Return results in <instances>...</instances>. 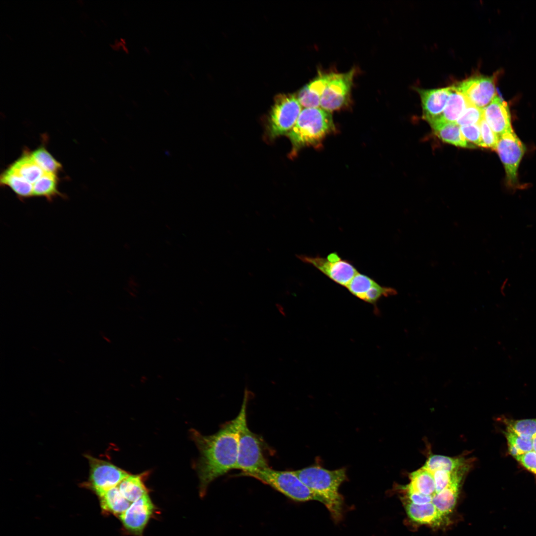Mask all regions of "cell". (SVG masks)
Returning <instances> with one entry per match:
<instances>
[{
  "instance_id": "31",
  "label": "cell",
  "mask_w": 536,
  "mask_h": 536,
  "mask_svg": "<svg viewBox=\"0 0 536 536\" xmlns=\"http://www.w3.org/2000/svg\"><path fill=\"white\" fill-rule=\"evenodd\" d=\"M483 119V109L469 104L456 123L460 127L479 125Z\"/></svg>"
},
{
  "instance_id": "22",
  "label": "cell",
  "mask_w": 536,
  "mask_h": 536,
  "mask_svg": "<svg viewBox=\"0 0 536 536\" xmlns=\"http://www.w3.org/2000/svg\"><path fill=\"white\" fill-rule=\"evenodd\" d=\"M0 183L9 187L21 201L33 197V185L9 166L1 174Z\"/></svg>"
},
{
  "instance_id": "37",
  "label": "cell",
  "mask_w": 536,
  "mask_h": 536,
  "mask_svg": "<svg viewBox=\"0 0 536 536\" xmlns=\"http://www.w3.org/2000/svg\"><path fill=\"white\" fill-rule=\"evenodd\" d=\"M525 469L536 474V452L532 450L524 454L519 455L515 457Z\"/></svg>"
},
{
  "instance_id": "6",
  "label": "cell",
  "mask_w": 536,
  "mask_h": 536,
  "mask_svg": "<svg viewBox=\"0 0 536 536\" xmlns=\"http://www.w3.org/2000/svg\"><path fill=\"white\" fill-rule=\"evenodd\" d=\"M246 417L239 429L235 468L242 471V475L268 467L262 451V442L248 428Z\"/></svg>"
},
{
  "instance_id": "34",
  "label": "cell",
  "mask_w": 536,
  "mask_h": 536,
  "mask_svg": "<svg viewBox=\"0 0 536 536\" xmlns=\"http://www.w3.org/2000/svg\"><path fill=\"white\" fill-rule=\"evenodd\" d=\"M461 131L464 138L471 147L473 146L471 144H473L474 146L481 147V138L479 125L461 126Z\"/></svg>"
},
{
  "instance_id": "18",
  "label": "cell",
  "mask_w": 536,
  "mask_h": 536,
  "mask_svg": "<svg viewBox=\"0 0 536 536\" xmlns=\"http://www.w3.org/2000/svg\"><path fill=\"white\" fill-rule=\"evenodd\" d=\"M469 104L455 85L451 86V93L445 108L439 119L434 122L456 123Z\"/></svg>"
},
{
  "instance_id": "10",
  "label": "cell",
  "mask_w": 536,
  "mask_h": 536,
  "mask_svg": "<svg viewBox=\"0 0 536 536\" xmlns=\"http://www.w3.org/2000/svg\"><path fill=\"white\" fill-rule=\"evenodd\" d=\"M495 150L503 164L508 184L517 187L518 168L525 152L524 144L513 131L499 137Z\"/></svg>"
},
{
  "instance_id": "28",
  "label": "cell",
  "mask_w": 536,
  "mask_h": 536,
  "mask_svg": "<svg viewBox=\"0 0 536 536\" xmlns=\"http://www.w3.org/2000/svg\"><path fill=\"white\" fill-rule=\"evenodd\" d=\"M504 433L508 442L509 452L514 458L533 450L532 439L522 437L508 429Z\"/></svg>"
},
{
  "instance_id": "21",
  "label": "cell",
  "mask_w": 536,
  "mask_h": 536,
  "mask_svg": "<svg viewBox=\"0 0 536 536\" xmlns=\"http://www.w3.org/2000/svg\"><path fill=\"white\" fill-rule=\"evenodd\" d=\"M99 498L103 510L117 516H120L130 506L131 503L121 494L118 486L110 488L97 494Z\"/></svg>"
},
{
  "instance_id": "20",
  "label": "cell",
  "mask_w": 536,
  "mask_h": 536,
  "mask_svg": "<svg viewBox=\"0 0 536 536\" xmlns=\"http://www.w3.org/2000/svg\"><path fill=\"white\" fill-rule=\"evenodd\" d=\"M434 134L443 142L461 147H470L456 123L435 122L430 124Z\"/></svg>"
},
{
  "instance_id": "9",
  "label": "cell",
  "mask_w": 536,
  "mask_h": 536,
  "mask_svg": "<svg viewBox=\"0 0 536 536\" xmlns=\"http://www.w3.org/2000/svg\"><path fill=\"white\" fill-rule=\"evenodd\" d=\"M297 258L303 262L312 265L331 280L345 287L358 272L350 262L342 259L335 252L330 253L326 258L303 255H298Z\"/></svg>"
},
{
  "instance_id": "19",
  "label": "cell",
  "mask_w": 536,
  "mask_h": 536,
  "mask_svg": "<svg viewBox=\"0 0 536 536\" xmlns=\"http://www.w3.org/2000/svg\"><path fill=\"white\" fill-rule=\"evenodd\" d=\"M9 167L32 185L47 173L34 161L27 150Z\"/></svg>"
},
{
  "instance_id": "14",
  "label": "cell",
  "mask_w": 536,
  "mask_h": 536,
  "mask_svg": "<svg viewBox=\"0 0 536 536\" xmlns=\"http://www.w3.org/2000/svg\"><path fill=\"white\" fill-rule=\"evenodd\" d=\"M483 119L498 136L513 131L508 105L498 96L483 109Z\"/></svg>"
},
{
  "instance_id": "35",
  "label": "cell",
  "mask_w": 536,
  "mask_h": 536,
  "mask_svg": "<svg viewBox=\"0 0 536 536\" xmlns=\"http://www.w3.org/2000/svg\"><path fill=\"white\" fill-rule=\"evenodd\" d=\"M405 492L406 499L413 504L421 505L432 502L433 496L423 494L409 487L407 485L403 488Z\"/></svg>"
},
{
  "instance_id": "33",
  "label": "cell",
  "mask_w": 536,
  "mask_h": 536,
  "mask_svg": "<svg viewBox=\"0 0 536 536\" xmlns=\"http://www.w3.org/2000/svg\"><path fill=\"white\" fill-rule=\"evenodd\" d=\"M479 126L481 138V147L495 150L499 137L492 130L484 119L479 123Z\"/></svg>"
},
{
  "instance_id": "29",
  "label": "cell",
  "mask_w": 536,
  "mask_h": 536,
  "mask_svg": "<svg viewBox=\"0 0 536 536\" xmlns=\"http://www.w3.org/2000/svg\"><path fill=\"white\" fill-rule=\"evenodd\" d=\"M507 428L522 437L532 439L536 435V418L505 420Z\"/></svg>"
},
{
  "instance_id": "7",
  "label": "cell",
  "mask_w": 536,
  "mask_h": 536,
  "mask_svg": "<svg viewBox=\"0 0 536 536\" xmlns=\"http://www.w3.org/2000/svg\"><path fill=\"white\" fill-rule=\"evenodd\" d=\"M355 72L353 68L345 73L331 72L321 97V108L331 113L348 104Z\"/></svg>"
},
{
  "instance_id": "11",
  "label": "cell",
  "mask_w": 536,
  "mask_h": 536,
  "mask_svg": "<svg viewBox=\"0 0 536 536\" xmlns=\"http://www.w3.org/2000/svg\"><path fill=\"white\" fill-rule=\"evenodd\" d=\"M493 76L474 75L455 84L470 104L483 109L497 96L496 81Z\"/></svg>"
},
{
  "instance_id": "3",
  "label": "cell",
  "mask_w": 536,
  "mask_h": 536,
  "mask_svg": "<svg viewBox=\"0 0 536 536\" xmlns=\"http://www.w3.org/2000/svg\"><path fill=\"white\" fill-rule=\"evenodd\" d=\"M335 131L331 112L320 107L304 108L295 124L286 134L292 147L290 156L296 155L303 147L318 145Z\"/></svg>"
},
{
  "instance_id": "24",
  "label": "cell",
  "mask_w": 536,
  "mask_h": 536,
  "mask_svg": "<svg viewBox=\"0 0 536 536\" xmlns=\"http://www.w3.org/2000/svg\"><path fill=\"white\" fill-rule=\"evenodd\" d=\"M142 476L130 474L118 485L121 494L131 503L148 493Z\"/></svg>"
},
{
  "instance_id": "5",
  "label": "cell",
  "mask_w": 536,
  "mask_h": 536,
  "mask_svg": "<svg viewBox=\"0 0 536 536\" xmlns=\"http://www.w3.org/2000/svg\"><path fill=\"white\" fill-rule=\"evenodd\" d=\"M302 111L297 96L281 94L275 100L266 126V135L269 140L287 134L295 124Z\"/></svg>"
},
{
  "instance_id": "16",
  "label": "cell",
  "mask_w": 536,
  "mask_h": 536,
  "mask_svg": "<svg viewBox=\"0 0 536 536\" xmlns=\"http://www.w3.org/2000/svg\"><path fill=\"white\" fill-rule=\"evenodd\" d=\"M331 73H320L299 91L297 96L301 106L305 108L320 107L321 97Z\"/></svg>"
},
{
  "instance_id": "8",
  "label": "cell",
  "mask_w": 536,
  "mask_h": 536,
  "mask_svg": "<svg viewBox=\"0 0 536 536\" xmlns=\"http://www.w3.org/2000/svg\"><path fill=\"white\" fill-rule=\"evenodd\" d=\"M89 465L88 480L85 484L96 494L118 486L130 474L111 463L84 455Z\"/></svg>"
},
{
  "instance_id": "26",
  "label": "cell",
  "mask_w": 536,
  "mask_h": 536,
  "mask_svg": "<svg viewBox=\"0 0 536 536\" xmlns=\"http://www.w3.org/2000/svg\"><path fill=\"white\" fill-rule=\"evenodd\" d=\"M469 462V460H466L462 457L452 458L439 455H432L429 457L423 467L431 472L437 470L452 472Z\"/></svg>"
},
{
  "instance_id": "4",
  "label": "cell",
  "mask_w": 536,
  "mask_h": 536,
  "mask_svg": "<svg viewBox=\"0 0 536 536\" xmlns=\"http://www.w3.org/2000/svg\"><path fill=\"white\" fill-rule=\"evenodd\" d=\"M244 475L253 477L294 501H318L317 497L300 480L294 471L276 470L268 467Z\"/></svg>"
},
{
  "instance_id": "13",
  "label": "cell",
  "mask_w": 536,
  "mask_h": 536,
  "mask_svg": "<svg viewBox=\"0 0 536 536\" xmlns=\"http://www.w3.org/2000/svg\"><path fill=\"white\" fill-rule=\"evenodd\" d=\"M421 101L423 118L430 124L439 119L451 91V86L435 88H417Z\"/></svg>"
},
{
  "instance_id": "12",
  "label": "cell",
  "mask_w": 536,
  "mask_h": 536,
  "mask_svg": "<svg viewBox=\"0 0 536 536\" xmlns=\"http://www.w3.org/2000/svg\"><path fill=\"white\" fill-rule=\"evenodd\" d=\"M155 510L154 504L146 493L132 503L119 517L128 533L141 536Z\"/></svg>"
},
{
  "instance_id": "30",
  "label": "cell",
  "mask_w": 536,
  "mask_h": 536,
  "mask_svg": "<svg viewBox=\"0 0 536 536\" xmlns=\"http://www.w3.org/2000/svg\"><path fill=\"white\" fill-rule=\"evenodd\" d=\"M376 282L368 276L358 272L346 288L352 295L363 300L366 292Z\"/></svg>"
},
{
  "instance_id": "15",
  "label": "cell",
  "mask_w": 536,
  "mask_h": 536,
  "mask_svg": "<svg viewBox=\"0 0 536 536\" xmlns=\"http://www.w3.org/2000/svg\"><path fill=\"white\" fill-rule=\"evenodd\" d=\"M470 465L469 463L452 471L450 484L433 497L432 502L444 517L451 513L456 505L461 481L468 471Z\"/></svg>"
},
{
  "instance_id": "23",
  "label": "cell",
  "mask_w": 536,
  "mask_h": 536,
  "mask_svg": "<svg viewBox=\"0 0 536 536\" xmlns=\"http://www.w3.org/2000/svg\"><path fill=\"white\" fill-rule=\"evenodd\" d=\"M57 174L46 173L33 185V196L44 197L51 202L57 197L64 198L58 188Z\"/></svg>"
},
{
  "instance_id": "27",
  "label": "cell",
  "mask_w": 536,
  "mask_h": 536,
  "mask_svg": "<svg viewBox=\"0 0 536 536\" xmlns=\"http://www.w3.org/2000/svg\"><path fill=\"white\" fill-rule=\"evenodd\" d=\"M31 155L34 161L45 172L57 174L62 166L44 146H41L32 152Z\"/></svg>"
},
{
  "instance_id": "1",
  "label": "cell",
  "mask_w": 536,
  "mask_h": 536,
  "mask_svg": "<svg viewBox=\"0 0 536 536\" xmlns=\"http://www.w3.org/2000/svg\"><path fill=\"white\" fill-rule=\"evenodd\" d=\"M249 392L245 390L241 409L233 419L223 424L215 433L203 435L192 430V437L200 452L197 470L199 479V493L203 497L209 484L217 478L235 469L241 423L247 416Z\"/></svg>"
},
{
  "instance_id": "36",
  "label": "cell",
  "mask_w": 536,
  "mask_h": 536,
  "mask_svg": "<svg viewBox=\"0 0 536 536\" xmlns=\"http://www.w3.org/2000/svg\"><path fill=\"white\" fill-rule=\"evenodd\" d=\"M432 472L435 483L436 493L445 488L451 483L452 478V472L437 470Z\"/></svg>"
},
{
  "instance_id": "25",
  "label": "cell",
  "mask_w": 536,
  "mask_h": 536,
  "mask_svg": "<svg viewBox=\"0 0 536 536\" xmlns=\"http://www.w3.org/2000/svg\"><path fill=\"white\" fill-rule=\"evenodd\" d=\"M410 483L407 485L423 494L434 496L436 494L435 483L433 473L423 467L409 474Z\"/></svg>"
},
{
  "instance_id": "2",
  "label": "cell",
  "mask_w": 536,
  "mask_h": 536,
  "mask_svg": "<svg viewBox=\"0 0 536 536\" xmlns=\"http://www.w3.org/2000/svg\"><path fill=\"white\" fill-rule=\"evenodd\" d=\"M300 480L323 503L335 520L342 516L343 499L338 492L340 485L346 479L345 469L334 470L319 466H311L294 471Z\"/></svg>"
},
{
  "instance_id": "32",
  "label": "cell",
  "mask_w": 536,
  "mask_h": 536,
  "mask_svg": "<svg viewBox=\"0 0 536 536\" xmlns=\"http://www.w3.org/2000/svg\"><path fill=\"white\" fill-rule=\"evenodd\" d=\"M396 294L397 291L395 289L382 286L376 282L366 292L362 300L374 304L382 297H388Z\"/></svg>"
},
{
  "instance_id": "38",
  "label": "cell",
  "mask_w": 536,
  "mask_h": 536,
  "mask_svg": "<svg viewBox=\"0 0 536 536\" xmlns=\"http://www.w3.org/2000/svg\"><path fill=\"white\" fill-rule=\"evenodd\" d=\"M533 450L536 452V435L532 439Z\"/></svg>"
},
{
  "instance_id": "17",
  "label": "cell",
  "mask_w": 536,
  "mask_h": 536,
  "mask_svg": "<svg viewBox=\"0 0 536 536\" xmlns=\"http://www.w3.org/2000/svg\"><path fill=\"white\" fill-rule=\"evenodd\" d=\"M405 509L409 518L414 522L432 526L440 525L444 516L437 510L432 502L421 505L412 503L406 500Z\"/></svg>"
}]
</instances>
